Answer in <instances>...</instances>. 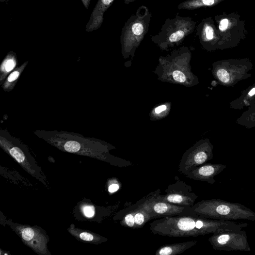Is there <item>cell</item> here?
Segmentation results:
<instances>
[{
	"instance_id": "6da1fadb",
	"label": "cell",
	"mask_w": 255,
	"mask_h": 255,
	"mask_svg": "<svg viewBox=\"0 0 255 255\" xmlns=\"http://www.w3.org/2000/svg\"><path fill=\"white\" fill-rule=\"evenodd\" d=\"M246 223L208 219L196 214L157 218L150 224L154 235L170 238L198 237L227 230H239L247 227Z\"/></svg>"
},
{
	"instance_id": "7a4b0ae2",
	"label": "cell",
	"mask_w": 255,
	"mask_h": 255,
	"mask_svg": "<svg viewBox=\"0 0 255 255\" xmlns=\"http://www.w3.org/2000/svg\"><path fill=\"white\" fill-rule=\"evenodd\" d=\"M191 56L189 48L183 47L173 51L170 56L161 57L156 72L159 79L186 86L198 83V79L191 72Z\"/></svg>"
},
{
	"instance_id": "3957f363",
	"label": "cell",
	"mask_w": 255,
	"mask_h": 255,
	"mask_svg": "<svg viewBox=\"0 0 255 255\" xmlns=\"http://www.w3.org/2000/svg\"><path fill=\"white\" fill-rule=\"evenodd\" d=\"M192 208L194 214L210 220L255 221V212L240 204L221 199L203 200L195 204Z\"/></svg>"
},
{
	"instance_id": "277c9868",
	"label": "cell",
	"mask_w": 255,
	"mask_h": 255,
	"mask_svg": "<svg viewBox=\"0 0 255 255\" xmlns=\"http://www.w3.org/2000/svg\"><path fill=\"white\" fill-rule=\"evenodd\" d=\"M151 17L152 14L149 9L142 6L125 24L121 40L125 59L134 56L136 49L149 31Z\"/></svg>"
},
{
	"instance_id": "5b68a950",
	"label": "cell",
	"mask_w": 255,
	"mask_h": 255,
	"mask_svg": "<svg viewBox=\"0 0 255 255\" xmlns=\"http://www.w3.org/2000/svg\"><path fill=\"white\" fill-rule=\"evenodd\" d=\"M195 27L191 17L181 16L177 13L173 19L166 20L159 32L152 36V41L161 50H167L183 42Z\"/></svg>"
},
{
	"instance_id": "8992f818",
	"label": "cell",
	"mask_w": 255,
	"mask_h": 255,
	"mask_svg": "<svg viewBox=\"0 0 255 255\" xmlns=\"http://www.w3.org/2000/svg\"><path fill=\"white\" fill-rule=\"evenodd\" d=\"M252 67V64L247 59L224 60L213 64L212 74L221 84L232 86L250 77L249 71Z\"/></svg>"
},
{
	"instance_id": "52a82bcc",
	"label": "cell",
	"mask_w": 255,
	"mask_h": 255,
	"mask_svg": "<svg viewBox=\"0 0 255 255\" xmlns=\"http://www.w3.org/2000/svg\"><path fill=\"white\" fill-rule=\"evenodd\" d=\"M158 192V190L151 192L134 205L146 211L150 215L152 220L169 216L194 214L192 207L161 201L157 198Z\"/></svg>"
},
{
	"instance_id": "ba28073f",
	"label": "cell",
	"mask_w": 255,
	"mask_h": 255,
	"mask_svg": "<svg viewBox=\"0 0 255 255\" xmlns=\"http://www.w3.org/2000/svg\"><path fill=\"white\" fill-rule=\"evenodd\" d=\"M213 148L209 139H203L196 143L182 157L178 165L179 173L185 175L211 160L213 158Z\"/></svg>"
},
{
	"instance_id": "9c48e42d",
	"label": "cell",
	"mask_w": 255,
	"mask_h": 255,
	"mask_svg": "<svg viewBox=\"0 0 255 255\" xmlns=\"http://www.w3.org/2000/svg\"><path fill=\"white\" fill-rule=\"evenodd\" d=\"M208 241L215 250L250 252L246 232L242 230L214 233Z\"/></svg>"
},
{
	"instance_id": "30bf717a",
	"label": "cell",
	"mask_w": 255,
	"mask_h": 255,
	"mask_svg": "<svg viewBox=\"0 0 255 255\" xmlns=\"http://www.w3.org/2000/svg\"><path fill=\"white\" fill-rule=\"evenodd\" d=\"M175 183L170 184L165 190L166 194H160L161 191L158 190L157 198L161 201L177 206L193 207L197 195L190 186L180 180L178 176L175 177Z\"/></svg>"
},
{
	"instance_id": "8fae6325",
	"label": "cell",
	"mask_w": 255,
	"mask_h": 255,
	"mask_svg": "<svg viewBox=\"0 0 255 255\" xmlns=\"http://www.w3.org/2000/svg\"><path fill=\"white\" fill-rule=\"evenodd\" d=\"M196 34L200 44L208 50L216 48L219 44L220 37L211 17L204 19L197 27Z\"/></svg>"
},
{
	"instance_id": "7c38bea8",
	"label": "cell",
	"mask_w": 255,
	"mask_h": 255,
	"mask_svg": "<svg viewBox=\"0 0 255 255\" xmlns=\"http://www.w3.org/2000/svg\"><path fill=\"white\" fill-rule=\"evenodd\" d=\"M226 168V166L220 163H205L187 174L186 177L201 181L207 182L210 185L216 183L214 177L221 174Z\"/></svg>"
},
{
	"instance_id": "4fadbf2b",
	"label": "cell",
	"mask_w": 255,
	"mask_h": 255,
	"mask_svg": "<svg viewBox=\"0 0 255 255\" xmlns=\"http://www.w3.org/2000/svg\"><path fill=\"white\" fill-rule=\"evenodd\" d=\"M255 104V83L243 91L240 97L232 101L230 107L235 110H241L245 107Z\"/></svg>"
},
{
	"instance_id": "5bb4252c",
	"label": "cell",
	"mask_w": 255,
	"mask_h": 255,
	"mask_svg": "<svg viewBox=\"0 0 255 255\" xmlns=\"http://www.w3.org/2000/svg\"><path fill=\"white\" fill-rule=\"evenodd\" d=\"M197 241L174 243L161 246L156 252V255H176L184 253L188 249L193 247Z\"/></svg>"
},
{
	"instance_id": "9a60e30c",
	"label": "cell",
	"mask_w": 255,
	"mask_h": 255,
	"mask_svg": "<svg viewBox=\"0 0 255 255\" xmlns=\"http://www.w3.org/2000/svg\"><path fill=\"white\" fill-rule=\"evenodd\" d=\"M225 0H187L177 6L179 10H193L206 7H212Z\"/></svg>"
},
{
	"instance_id": "2e32d148",
	"label": "cell",
	"mask_w": 255,
	"mask_h": 255,
	"mask_svg": "<svg viewBox=\"0 0 255 255\" xmlns=\"http://www.w3.org/2000/svg\"><path fill=\"white\" fill-rule=\"evenodd\" d=\"M127 209L132 210L134 213L135 229L142 228L145 224L152 221L150 215L141 207L133 205Z\"/></svg>"
},
{
	"instance_id": "e0dca14e",
	"label": "cell",
	"mask_w": 255,
	"mask_h": 255,
	"mask_svg": "<svg viewBox=\"0 0 255 255\" xmlns=\"http://www.w3.org/2000/svg\"><path fill=\"white\" fill-rule=\"evenodd\" d=\"M236 123L248 129L255 127V104L250 106L248 110L237 120Z\"/></svg>"
},
{
	"instance_id": "ac0fdd59",
	"label": "cell",
	"mask_w": 255,
	"mask_h": 255,
	"mask_svg": "<svg viewBox=\"0 0 255 255\" xmlns=\"http://www.w3.org/2000/svg\"><path fill=\"white\" fill-rule=\"evenodd\" d=\"M10 154L18 162L24 166L26 158L21 149L17 147H14L10 150Z\"/></svg>"
},
{
	"instance_id": "d6986e66",
	"label": "cell",
	"mask_w": 255,
	"mask_h": 255,
	"mask_svg": "<svg viewBox=\"0 0 255 255\" xmlns=\"http://www.w3.org/2000/svg\"><path fill=\"white\" fill-rule=\"evenodd\" d=\"M81 146L80 143L76 141L67 142L64 145L65 150L70 153H76L80 149Z\"/></svg>"
},
{
	"instance_id": "ffe728a7",
	"label": "cell",
	"mask_w": 255,
	"mask_h": 255,
	"mask_svg": "<svg viewBox=\"0 0 255 255\" xmlns=\"http://www.w3.org/2000/svg\"><path fill=\"white\" fill-rule=\"evenodd\" d=\"M168 109L169 106H168L167 104H163L157 107L154 109L153 111L154 115L155 117H161V114L168 110Z\"/></svg>"
},
{
	"instance_id": "44dd1931",
	"label": "cell",
	"mask_w": 255,
	"mask_h": 255,
	"mask_svg": "<svg viewBox=\"0 0 255 255\" xmlns=\"http://www.w3.org/2000/svg\"><path fill=\"white\" fill-rule=\"evenodd\" d=\"M80 238L85 241H92L95 240V238L92 234L87 232H82L79 235Z\"/></svg>"
},
{
	"instance_id": "7402d4cb",
	"label": "cell",
	"mask_w": 255,
	"mask_h": 255,
	"mask_svg": "<svg viewBox=\"0 0 255 255\" xmlns=\"http://www.w3.org/2000/svg\"><path fill=\"white\" fill-rule=\"evenodd\" d=\"M83 213L88 217H92L95 215V209L93 207L86 206L83 209Z\"/></svg>"
},
{
	"instance_id": "603a6c76",
	"label": "cell",
	"mask_w": 255,
	"mask_h": 255,
	"mask_svg": "<svg viewBox=\"0 0 255 255\" xmlns=\"http://www.w3.org/2000/svg\"><path fill=\"white\" fill-rule=\"evenodd\" d=\"M119 189V185L117 183H114L109 186L108 191L109 192L114 193L117 191Z\"/></svg>"
},
{
	"instance_id": "cb8c5ba5",
	"label": "cell",
	"mask_w": 255,
	"mask_h": 255,
	"mask_svg": "<svg viewBox=\"0 0 255 255\" xmlns=\"http://www.w3.org/2000/svg\"><path fill=\"white\" fill-rule=\"evenodd\" d=\"M19 72L17 71H15L12 73L11 75L9 76L8 78V81L9 82H12L15 80H16L18 77L19 76Z\"/></svg>"
},
{
	"instance_id": "d4e9b609",
	"label": "cell",
	"mask_w": 255,
	"mask_h": 255,
	"mask_svg": "<svg viewBox=\"0 0 255 255\" xmlns=\"http://www.w3.org/2000/svg\"><path fill=\"white\" fill-rule=\"evenodd\" d=\"M15 66L14 62L13 60H10L8 61L6 65V70L7 71H10L12 70Z\"/></svg>"
},
{
	"instance_id": "484cf974",
	"label": "cell",
	"mask_w": 255,
	"mask_h": 255,
	"mask_svg": "<svg viewBox=\"0 0 255 255\" xmlns=\"http://www.w3.org/2000/svg\"><path fill=\"white\" fill-rule=\"evenodd\" d=\"M101 1L103 4L109 6L114 1V0H101Z\"/></svg>"
},
{
	"instance_id": "4316f807",
	"label": "cell",
	"mask_w": 255,
	"mask_h": 255,
	"mask_svg": "<svg viewBox=\"0 0 255 255\" xmlns=\"http://www.w3.org/2000/svg\"><path fill=\"white\" fill-rule=\"evenodd\" d=\"M135 1H136V0H124V2L126 4H129Z\"/></svg>"
},
{
	"instance_id": "83f0119b",
	"label": "cell",
	"mask_w": 255,
	"mask_h": 255,
	"mask_svg": "<svg viewBox=\"0 0 255 255\" xmlns=\"http://www.w3.org/2000/svg\"><path fill=\"white\" fill-rule=\"evenodd\" d=\"M254 193L255 195V191H254Z\"/></svg>"
}]
</instances>
